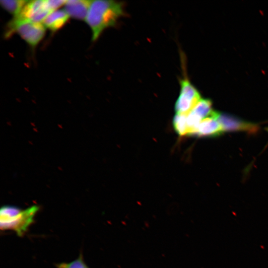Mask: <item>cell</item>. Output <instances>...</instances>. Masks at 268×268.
I'll list each match as a JSON object with an SVG mask.
<instances>
[{
  "label": "cell",
  "instance_id": "1",
  "mask_svg": "<svg viewBox=\"0 0 268 268\" xmlns=\"http://www.w3.org/2000/svg\"><path fill=\"white\" fill-rule=\"evenodd\" d=\"M124 14L122 2L106 0L91 1L85 20L91 30L92 41L97 40L106 29L114 26Z\"/></svg>",
  "mask_w": 268,
  "mask_h": 268
},
{
  "label": "cell",
  "instance_id": "2",
  "mask_svg": "<svg viewBox=\"0 0 268 268\" xmlns=\"http://www.w3.org/2000/svg\"><path fill=\"white\" fill-rule=\"evenodd\" d=\"M39 209V206L36 205L23 210L15 206H2L0 210V229L11 230L18 236H22L33 222Z\"/></svg>",
  "mask_w": 268,
  "mask_h": 268
},
{
  "label": "cell",
  "instance_id": "3",
  "mask_svg": "<svg viewBox=\"0 0 268 268\" xmlns=\"http://www.w3.org/2000/svg\"><path fill=\"white\" fill-rule=\"evenodd\" d=\"M45 28L42 23L14 17L8 25L6 36H9L14 32L16 33L29 46L35 48L44 38Z\"/></svg>",
  "mask_w": 268,
  "mask_h": 268
},
{
  "label": "cell",
  "instance_id": "4",
  "mask_svg": "<svg viewBox=\"0 0 268 268\" xmlns=\"http://www.w3.org/2000/svg\"><path fill=\"white\" fill-rule=\"evenodd\" d=\"M181 89L175 105L177 114H188L201 99L197 89L187 78L180 80Z\"/></svg>",
  "mask_w": 268,
  "mask_h": 268
},
{
  "label": "cell",
  "instance_id": "5",
  "mask_svg": "<svg viewBox=\"0 0 268 268\" xmlns=\"http://www.w3.org/2000/svg\"><path fill=\"white\" fill-rule=\"evenodd\" d=\"M51 12H52L48 7L46 0H28L20 13L16 17L42 23Z\"/></svg>",
  "mask_w": 268,
  "mask_h": 268
},
{
  "label": "cell",
  "instance_id": "6",
  "mask_svg": "<svg viewBox=\"0 0 268 268\" xmlns=\"http://www.w3.org/2000/svg\"><path fill=\"white\" fill-rule=\"evenodd\" d=\"M219 113L213 111L199 124L194 135L198 136H215L221 134L223 132L218 117Z\"/></svg>",
  "mask_w": 268,
  "mask_h": 268
},
{
  "label": "cell",
  "instance_id": "7",
  "mask_svg": "<svg viewBox=\"0 0 268 268\" xmlns=\"http://www.w3.org/2000/svg\"><path fill=\"white\" fill-rule=\"evenodd\" d=\"M218 121L224 132L244 131L255 133L258 131V126L247 122L231 116L219 113Z\"/></svg>",
  "mask_w": 268,
  "mask_h": 268
},
{
  "label": "cell",
  "instance_id": "8",
  "mask_svg": "<svg viewBox=\"0 0 268 268\" xmlns=\"http://www.w3.org/2000/svg\"><path fill=\"white\" fill-rule=\"evenodd\" d=\"M91 2L87 0H67L64 10L69 17L78 20H85Z\"/></svg>",
  "mask_w": 268,
  "mask_h": 268
},
{
  "label": "cell",
  "instance_id": "9",
  "mask_svg": "<svg viewBox=\"0 0 268 268\" xmlns=\"http://www.w3.org/2000/svg\"><path fill=\"white\" fill-rule=\"evenodd\" d=\"M69 16L65 10H56L51 12L42 24L52 32L62 28L67 22Z\"/></svg>",
  "mask_w": 268,
  "mask_h": 268
},
{
  "label": "cell",
  "instance_id": "10",
  "mask_svg": "<svg viewBox=\"0 0 268 268\" xmlns=\"http://www.w3.org/2000/svg\"><path fill=\"white\" fill-rule=\"evenodd\" d=\"M27 1L24 0H3L0 1V3L5 10L16 17L20 13Z\"/></svg>",
  "mask_w": 268,
  "mask_h": 268
},
{
  "label": "cell",
  "instance_id": "11",
  "mask_svg": "<svg viewBox=\"0 0 268 268\" xmlns=\"http://www.w3.org/2000/svg\"><path fill=\"white\" fill-rule=\"evenodd\" d=\"M187 115L176 114L173 119L174 128L177 133L180 136L188 134Z\"/></svg>",
  "mask_w": 268,
  "mask_h": 268
},
{
  "label": "cell",
  "instance_id": "12",
  "mask_svg": "<svg viewBox=\"0 0 268 268\" xmlns=\"http://www.w3.org/2000/svg\"><path fill=\"white\" fill-rule=\"evenodd\" d=\"M57 268H89L83 261L81 254L74 261L69 263H61L56 264Z\"/></svg>",
  "mask_w": 268,
  "mask_h": 268
},
{
  "label": "cell",
  "instance_id": "13",
  "mask_svg": "<svg viewBox=\"0 0 268 268\" xmlns=\"http://www.w3.org/2000/svg\"><path fill=\"white\" fill-rule=\"evenodd\" d=\"M48 7L51 12L58 10L63 5H65L67 0H46Z\"/></svg>",
  "mask_w": 268,
  "mask_h": 268
},
{
  "label": "cell",
  "instance_id": "14",
  "mask_svg": "<svg viewBox=\"0 0 268 268\" xmlns=\"http://www.w3.org/2000/svg\"><path fill=\"white\" fill-rule=\"evenodd\" d=\"M266 130L267 132L268 133V127H267V128H266Z\"/></svg>",
  "mask_w": 268,
  "mask_h": 268
}]
</instances>
